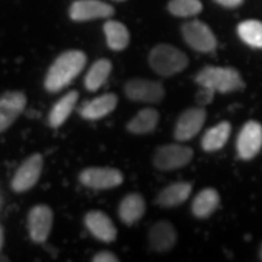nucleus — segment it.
<instances>
[{
    "mask_svg": "<svg viewBox=\"0 0 262 262\" xmlns=\"http://www.w3.org/2000/svg\"><path fill=\"white\" fill-rule=\"evenodd\" d=\"M84 221L90 233L98 241L104 242V243H112L116 241L117 228L110 216H107L104 212L98 210L88 212Z\"/></svg>",
    "mask_w": 262,
    "mask_h": 262,
    "instance_id": "4468645a",
    "label": "nucleus"
},
{
    "mask_svg": "<svg viewBox=\"0 0 262 262\" xmlns=\"http://www.w3.org/2000/svg\"><path fill=\"white\" fill-rule=\"evenodd\" d=\"M192 192V185L188 182H176L168 186L157 196V203L164 208H172L182 204L188 199Z\"/></svg>",
    "mask_w": 262,
    "mask_h": 262,
    "instance_id": "6ab92c4d",
    "label": "nucleus"
},
{
    "mask_svg": "<svg viewBox=\"0 0 262 262\" xmlns=\"http://www.w3.org/2000/svg\"><path fill=\"white\" fill-rule=\"evenodd\" d=\"M78 98H79L78 91H70L64 96H62L49 113V125L54 129L60 127L73 112Z\"/></svg>",
    "mask_w": 262,
    "mask_h": 262,
    "instance_id": "a211bd4d",
    "label": "nucleus"
},
{
    "mask_svg": "<svg viewBox=\"0 0 262 262\" xmlns=\"http://www.w3.org/2000/svg\"><path fill=\"white\" fill-rule=\"evenodd\" d=\"M112 72V63L107 58L97 60L91 66L89 72L85 75V88L89 91H97L102 85L106 83L108 77Z\"/></svg>",
    "mask_w": 262,
    "mask_h": 262,
    "instance_id": "5701e85b",
    "label": "nucleus"
},
{
    "mask_svg": "<svg viewBox=\"0 0 262 262\" xmlns=\"http://www.w3.org/2000/svg\"><path fill=\"white\" fill-rule=\"evenodd\" d=\"M86 63V56L83 51L70 50L61 54L45 77V89L49 93H57L67 86L81 73Z\"/></svg>",
    "mask_w": 262,
    "mask_h": 262,
    "instance_id": "f257e3e1",
    "label": "nucleus"
},
{
    "mask_svg": "<svg viewBox=\"0 0 262 262\" xmlns=\"http://www.w3.org/2000/svg\"><path fill=\"white\" fill-rule=\"evenodd\" d=\"M176 234L173 226L168 221H159L149 229L148 239L152 249L163 253L171 249L176 243Z\"/></svg>",
    "mask_w": 262,
    "mask_h": 262,
    "instance_id": "dca6fc26",
    "label": "nucleus"
},
{
    "mask_svg": "<svg viewBox=\"0 0 262 262\" xmlns=\"http://www.w3.org/2000/svg\"><path fill=\"white\" fill-rule=\"evenodd\" d=\"M159 122L158 111L153 108H145L140 111L133 119L127 123V131L135 135L149 134L156 129Z\"/></svg>",
    "mask_w": 262,
    "mask_h": 262,
    "instance_id": "412c9836",
    "label": "nucleus"
},
{
    "mask_svg": "<svg viewBox=\"0 0 262 262\" xmlns=\"http://www.w3.org/2000/svg\"><path fill=\"white\" fill-rule=\"evenodd\" d=\"M107 44L114 51H122L129 45L130 34L127 28L118 21H107L103 26Z\"/></svg>",
    "mask_w": 262,
    "mask_h": 262,
    "instance_id": "b1692460",
    "label": "nucleus"
},
{
    "mask_svg": "<svg viewBox=\"0 0 262 262\" xmlns=\"http://www.w3.org/2000/svg\"><path fill=\"white\" fill-rule=\"evenodd\" d=\"M117 2H124V0H117Z\"/></svg>",
    "mask_w": 262,
    "mask_h": 262,
    "instance_id": "2f4dec72",
    "label": "nucleus"
},
{
    "mask_svg": "<svg viewBox=\"0 0 262 262\" xmlns=\"http://www.w3.org/2000/svg\"><path fill=\"white\" fill-rule=\"evenodd\" d=\"M220 204V195L214 188H205L199 192L192 203V212L195 217L205 219L210 216Z\"/></svg>",
    "mask_w": 262,
    "mask_h": 262,
    "instance_id": "aec40b11",
    "label": "nucleus"
},
{
    "mask_svg": "<svg viewBox=\"0 0 262 262\" xmlns=\"http://www.w3.org/2000/svg\"><path fill=\"white\" fill-rule=\"evenodd\" d=\"M262 148V125L250 120L243 126L238 135L237 150L242 159H253Z\"/></svg>",
    "mask_w": 262,
    "mask_h": 262,
    "instance_id": "9d476101",
    "label": "nucleus"
},
{
    "mask_svg": "<svg viewBox=\"0 0 262 262\" xmlns=\"http://www.w3.org/2000/svg\"><path fill=\"white\" fill-rule=\"evenodd\" d=\"M42 170V157L32 155L16 170L11 180V188L17 193L27 192L37 185Z\"/></svg>",
    "mask_w": 262,
    "mask_h": 262,
    "instance_id": "423d86ee",
    "label": "nucleus"
},
{
    "mask_svg": "<svg viewBox=\"0 0 262 262\" xmlns=\"http://www.w3.org/2000/svg\"><path fill=\"white\" fill-rule=\"evenodd\" d=\"M148 62L150 68L163 77H171L185 70L188 58L178 48L169 44H159L150 51Z\"/></svg>",
    "mask_w": 262,
    "mask_h": 262,
    "instance_id": "7ed1b4c3",
    "label": "nucleus"
},
{
    "mask_svg": "<svg viewBox=\"0 0 262 262\" xmlns=\"http://www.w3.org/2000/svg\"><path fill=\"white\" fill-rule=\"evenodd\" d=\"M169 11L178 17H191L202 11L203 5L199 0H170Z\"/></svg>",
    "mask_w": 262,
    "mask_h": 262,
    "instance_id": "a878e982",
    "label": "nucleus"
},
{
    "mask_svg": "<svg viewBox=\"0 0 262 262\" xmlns=\"http://www.w3.org/2000/svg\"><path fill=\"white\" fill-rule=\"evenodd\" d=\"M202 89L199 91L198 95H196V101H198L199 104H208L214 97L215 91L209 89V88L205 86H201Z\"/></svg>",
    "mask_w": 262,
    "mask_h": 262,
    "instance_id": "bb28decb",
    "label": "nucleus"
},
{
    "mask_svg": "<svg viewBox=\"0 0 262 262\" xmlns=\"http://www.w3.org/2000/svg\"><path fill=\"white\" fill-rule=\"evenodd\" d=\"M54 214L48 205H37L28 214V232L35 243H44L50 234Z\"/></svg>",
    "mask_w": 262,
    "mask_h": 262,
    "instance_id": "9b49d317",
    "label": "nucleus"
},
{
    "mask_svg": "<svg viewBox=\"0 0 262 262\" xmlns=\"http://www.w3.org/2000/svg\"><path fill=\"white\" fill-rule=\"evenodd\" d=\"M27 97L21 91H8L0 96V134L9 129L25 111Z\"/></svg>",
    "mask_w": 262,
    "mask_h": 262,
    "instance_id": "1a4fd4ad",
    "label": "nucleus"
},
{
    "mask_svg": "<svg viewBox=\"0 0 262 262\" xmlns=\"http://www.w3.org/2000/svg\"><path fill=\"white\" fill-rule=\"evenodd\" d=\"M195 81L201 86L219 91L232 93L244 88V81L237 70L229 67H205L196 74Z\"/></svg>",
    "mask_w": 262,
    "mask_h": 262,
    "instance_id": "f03ea898",
    "label": "nucleus"
},
{
    "mask_svg": "<svg viewBox=\"0 0 262 262\" xmlns=\"http://www.w3.org/2000/svg\"><path fill=\"white\" fill-rule=\"evenodd\" d=\"M206 119L204 108H189L180 116L176 123L173 135L178 141H188L194 137L202 130Z\"/></svg>",
    "mask_w": 262,
    "mask_h": 262,
    "instance_id": "f8f14e48",
    "label": "nucleus"
},
{
    "mask_svg": "<svg viewBox=\"0 0 262 262\" xmlns=\"http://www.w3.org/2000/svg\"><path fill=\"white\" fill-rule=\"evenodd\" d=\"M182 34L189 47L199 52H211L217 47V40L211 29L198 19L183 25Z\"/></svg>",
    "mask_w": 262,
    "mask_h": 262,
    "instance_id": "39448f33",
    "label": "nucleus"
},
{
    "mask_svg": "<svg viewBox=\"0 0 262 262\" xmlns=\"http://www.w3.org/2000/svg\"><path fill=\"white\" fill-rule=\"evenodd\" d=\"M80 182L93 189H110L123 183V173L113 168H88L79 175Z\"/></svg>",
    "mask_w": 262,
    "mask_h": 262,
    "instance_id": "0eeeda50",
    "label": "nucleus"
},
{
    "mask_svg": "<svg viewBox=\"0 0 262 262\" xmlns=\"http://www.w3.org/2000/svg\"><path fill=\"white\" fill-rule=\"evenodd\" d=\"M114 14V9L100 0H77L71 5L70 16L74 21H90L96 18H107Z\"/></svg>",
    "mask_w": 262,
    "mask_h": 262,
    "instance_id": "ddd939ff",
    "label": "nucleus"
},
{
    "mask_svg": "<svg viewBox=\"0 0 262 262\" xmlns=\"http://www.w3.org/2000/svg\"><path fill=\"white\" fill-rule=\"evenodd\" d=\"M3 245H4V229H3L2 225H0V250H2Z\"/></svg>",
    "mask_w": 262,
    "mask_h": 262,
    "instance_id": "c756f323",
    "label": "nucleus"
},
{
    "mask_svg": "<svg viewBox=\"0 0 262 262\" xmlns=\"http://www.w3.org/2000/svg\"><path fill=\"white\" fill-rule=\"evenodd\" d=\"M118 97L114 94L101 95L94 100L85 103L79 110V114L84 119L97 120L108 116L116 110Z\"/></svg>",
    "mask_w": 262,
    "mask_h": 262,
    "instance_id": "2eb2a0df",
    "label": "nucleus"
},
{
    "mask_svg": "<svg viewBox=\"0 0 262 262\" xmlns=\"http://www.w3.org/2000/svg\"><path fill=\"white\" fill-rule=\"evenodd\" d=\"M193 158V150L187 146L165 145L157 149L153 163L159 170L169 171L186 166Z\"/></svg>",
    "mask_w": 262,
    "mask_h": 262,
    "instance_id": "20e7f679",
    "label": "nucleus"
},
{
    "mask_svg": "<svg viewBox=\"0 0 262 262\" xmlns=\"http://www.w3.org/2000/svg\"><path fill=\"white\" fill-rule=\"evenodd\" d=\"M231 135V124L228 122H222L217 125L211 127L205 133L202 139V147L206 152H215L221 149L229 139Z\"/></svg>",
    "mask_w": 262,
    "mask_h": 262,
    "instance_id": "4be33fe9",
    "label": "nucleus"
},
{
    "mask_svg": "<svg viewBox=\"0 0 262 262\" xmlns=\"http://www.w3.org/2000/svg\"><path fill=\"white\" fill-rule=\"evenodd\" d=\"M260 256H261V260H262V247H261V250H260Z\"/></svg>",
    "mask_w": 262,
    "mask_h": 262,
    "instance_id": "7c9ffc66",
    "label": "nucleus"
},
{
    "mask_svg": "<svg viewBox=\"0 0 262 262\" xmlns=\"http://www.w3.org/2000/svg\"><path fill=\"white\" fill-rule=\"evenodd\" d=\"M124 91L127 98L137 102L157 103L164 97V88L162 84L155 80L140 79V78L127 81Z\"/></svg>",
    "mask_w": 262,
    "mask_h": 262,
    "instance_id": "6e6552de",
    "label": "nucleus"
},
{
    "mask_svg": "<svg viewBox=\"0 0 262 262\" xmlns=\"http://www.w3.org/2000/svg\"><path fill=\"white\" fill-rule=\"evenodd\" d=\"M146 211V203L143 196L139 193H131L127 194L125 198L120 202L119 205V217L125 225H134L142 216L145 215Z\"/></svg>",
    "mask_w": 262,
    "mask_h": 262,
    "instance_id": "f3484780",
    "label": "nucleus"
},
{
    "mask_svg": "<svg viewBox=\"0 0 262 262\" xmlns=\"http://www.w3.org/2000/svg\"><path fill=\"white\" fill-rule=\"evenodd\" d=\"M216 2L226 8H237L243 3V0H216Z\"/></svg>",
    "mask_w": 262,
    "mask_h": 262,
    "instance_id": "c85d7f7f",
    "label": "nucleus"
},
{
    "mask_svg": "<svg viewBox=\"0 0 262 262\" xmlns=\"http://www.w3.org/2000/svg\"><path fill=\"white\" fill-rule=\"evenodd\" d=\"M238 34L242 40L253 48L262 49V22L248 19L238 26Z\"/></svg>",
    "mask_w": 262,
    "mask_h": 262,
    "instance_id": "393cba45",
    "label": "nucleus"
},
{
    "mask_svg": "<svg viewBox=\"0 0 262 262\" xmlns=\"http://www.w3.org/2000/svg\"><path fill=\"white\" fill-rule=\"evenodd\" d=\"M93 261L95 262H118L119 258H118L113 253H110V251H100L96 255H94Z\"/></svg>",
    "mask_w": 262,
    "mask_h": 262,
    "instance_id": "cd10ccee",
    "label": "nucleus"
}]
</instances>
